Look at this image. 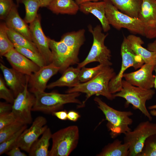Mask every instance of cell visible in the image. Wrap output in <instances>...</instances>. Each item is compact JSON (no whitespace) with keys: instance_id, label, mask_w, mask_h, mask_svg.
<instances>
[{"instance_id":"f6af8a7d","label":"cell","mask_w":156,"mask_h":156,"mask_svg":"<svg viewBox=\"0 0 156 156\" xmlns=\"http://www.w3.org/2000/svg\"><path fill=\"white\" fill-rule=\"evenodd\" d=\"M105 0H75V1L79 5H80L88 2L89 1H98Z\"/></svg>"},{"instance_id":"b9f144b4","label":"cell","mask_w":156,"mask_h":156,"mask_svg":"<svg viewBox=\"0 0 156 156\" xmlns=\"http://www.w3.org/2000/svg\"><path fill=\"white\" fill-rule=\"evenodd\" d=\"M68 112L66 110L55 112L52 114L58 119L62 120H66L67 118Z\"/></svg>"},{"instance_id":"d6a6232c","label":"cell","mask_w":156,"mask_h":156,"mask_svg":"<svg viewBox=\"0 0 156 156\" xmlns=\"http://www.w3.org/2000/svg\"><path fill=\"white\" fill-rule=\"evenodd\" d=\"M25 125L16 120L0 129V143L15 134Z\"/></svg>"},{"instance_id":"c3c4849f","label":"cell","mask_w":156,"mask_h":156,"mask_svg":"<svg viewBox=\"0 0 156 156\" xmlns=\"http://www.w3.org/2000/svg\"><path fill=\"white\" fill-rule=\"evenodd\" d=\"M149 109L152 110L153 109H156V104L149 106L148 107Z\"/></svg>"},{"instance_id":"3957f363","label":"cell","mask_w":156,"mask_h":156,"mask_svg":"<svg viewBox=\"0 0 156 156\" xmlns=\"http://www.w3.org/2000/svg\"><path fill=\"white\" fill-rule=\"evenodd\" d=\"M94 101L108 121L107 126L111 131L112 138H116L131 130L129 126L133 122V120L130 117L133 115V112L115 109L98 97H95Z\"/></svg>"},{"instance_id":"836d02e7","label":"cell","mask_w":156,"mask_h":156,"mask_svg":"<svg viewBox=\"0 0 156 156\" xmlns=\"http://www.w3.org/2000/svg\"><path fill=\"white\" fill-rule=\"evenodd\" d=\"M27 127V125H25L15 134L0 143V155L5 153L16 144L20 136Z\"/></svg>"},{"instance_id":"8992f818","label":"cell","mask_w":156,"mask_h":156,"mask_svg":"<svg viewBox=\"0 0 156 156\" xmlns=\"http://www.w3.org/2000/svg\"><path fill=\"white\" fill-rule=\"evenodd\" d=\"M122 87L120 91L113 94L114 97L124 99L127 105H132L134 108L139 109L149 121H151L152 115L148 111L146 104L147 101L152 99L155 94V90L133 86L124 80L122 81Z\"/></svg>"},{"instance_id":"9c48e42d","label":"cell","mask_w":156,"mask_h":156,"mask_svg":"<svg viewBox=\"0 0 156 156\" xmlns=\"http://www.w3.org/2000/svg\"><path fill=\"white\" fill-rule=\"evenodd\" d=\"M156 133V123L149 121L140 123L133 129L124 134V142L129 144L128 156H138L140 153L146 139Z\"/></svg>"},{"instance_id":"5b68a950","label":"cell","mask_w":156,"mask_h":156,"mask_svg":"<svg viewBox=\"0 0 156 156\" xmlns=\"http://www.w3.org/2000/svg\"><path fill=\"white\" fill-rule=\"evenodd\" d=\"M77 126L72 125L52 134V145L49 156H68L76 148L79 139Z\"/></svg>"},{"instance_id":"83f0119b","label":"cell","mask_w":156,"mask_h":156,"mask_svg":"<svg viewBox=\"0 0 156 156\" xmlns=\"http://www.w3.org/2000/svg\"><path fill=\"white\" fill-rule=\"evenodd\" d=\"M7 32L10 39L13 44H16L40 54L36 45L33 42L29 40L22 35L8 28Z\"/></svg>"},{"instance_id":"44dd1931","label":"cell","mask_w":156,"mask_h":156,"mask_svg":"<svg viewBox=\"0 0 156 156\" xmlns=\"http://www.w3.org/2000/svg\"><path fill=\"white\" fill-rule=\"evenodd\" d=\"M80 68L69 67L62 74L58 79L47 85V88L51 89L56 87H74L81 82L79 78Z\"/></svg>"},{"instance_id":"4316f807","label":"cell","mask_w":156,"mask_h":156,"mask_svg":"<svg viewBox=\"0 0 156 156\" xmlns=\"http://www.w3.org/2000/svg\"><path fill=\"white\" fill-rule=\"evenodd\" d=\"M129 145L116 139L105 146L97 156H128Z\"/></svg>"},{"instance_id":"cb8c5ba5","label":"cell","mask_w":156,"mask_h":156,"mask_svg":"<svg viewBox=\"0 0 156 156\" xmlns=\"http://www.w3.org/2000/svg\"><path fill=\"white\" fill-rule=\"evenodd\" d=\"M52 134L50 129L48 127L40 138L33 144L28 153L29 155L49 156V141L51 138Z\"/></svg>"},{"instance_id":"603a6c76","label":"cell","mask_w":156,"mask_h":156,"mask_svg":"<svg viewBox=\"0 0 156 156\" xmlns=\"http://www.w3.org/2000/svg\"><path fill=\"white\" fill-rule=\"evenodd\" d=\"M85 32L84 29L68 32L62 36L60 40L65 43L75 54L78 55L80 48L85 40Z\"/></svg>"},{"instance_id":"30bf717a","label":"cell","mask_w":156,"mask_h":156,"mask_svg":"<svg viewBox=\"0 0 156 156\" xmlns=\"http://www.w3.org/2000/svg\"><path fill=\"white\" fill-rule=\"evenodd\" d=\"M28 82L15 98L11 111L17 121L26 125L33 122L31 112L35 100L34 95L29 90Z\"/></svg>"},{"instance_id":"f1b7e54d","label":"cell","mask_w":156,"mask_h":156,"mask_svg":"<svg viewBox=\"0 0 156 156\" xmlns=\"http://www.w3.org/2000/svg\"><path fill=\"white\" fill-rule=\"evenodd\" d=\"M21 2L25 5V16L24 20L27 23H30L36 18L37 12L41 3L39 0H21Z\"/></svg>"},{"instance_id":"ee69618b","label":"cell","mask_w":156,"mask_h":156,"mask_svg":"<svg viewBox=\"0 0 156 156\" xmlns=\"http://www.w3.org/2000/svg\"><path fill=\"white\" fill-rule=\"evenodd\" d=\"M53 0H39L41 4V7H47Z\"/></svg>"},{"instance_id":"7c38bea8","label":"cell","mask_w":156,"mask_h":156,"mask_svg":"<svg viewBox=\"0 0 156 156\" xmlns=\"http://www.w3.org/2000/svg\"><path fill=\"white\" fill-rule=\"evenodd\" d=\"M156 61L144 63L138 70L125 73L123 77L131 84L141 88L149 90L154 87L155 75L153 74Z\"/></svg>"},{"instance_id":"f35d334b","label":"cell","mask_w":156,"mask_h":156,"mask_svg":"<svg viewBox=\"0 0 156 156\" xmlns=\"http://www.w3.org/2000/svg\"><path fill=\"white\" fill-rule=\"evenodd\" d=\"M20 148L16 144L5 153L9 156H27L26 154L21 151Z\"/></svg>"},{"instance_id":"6da1fadb","label":"cell","mask_w":156,"mask_h":156,"mask_svg":"<svg viewBox=\"0 0 156 156\" xmlns=\"http://www.w3.org/2000/svg\"><path fill=\"white\" fill-rule=\"evenodd\" d=\"M113 68L110 66H105L94 78L84 83H80L77 86L67 89L66 93L78 92L86 94V99L82 103V106L86 101L94 95H101L110 100L115 98L109 89L111 80L116 75Z\"/></svg>"},{"instance_id":"7bdbcfd3","label":"cell","mask_w":156,"mask_h":156,"mask_svg":"<svg viewBox=\"0 0 156 156\" xmlns=\"http://www.w3.org/2000/svg\"><path fill=\"white\" fill-rule=\"evenodd\" d=\"M147 49L150 51L154 52L156 54V38L153 42L148 44Z\"/></svg>"},{"instance_id":"1f68e13d","label":"cell","mask_w":156,"mask_h":156,"mask_svg":"<svg viewBox=\"0 0 156 156\" xmlns=\"http://www.w3.org/2000/svg\"><path fill=\"white\" fill-rule=\"evenodd\" d=\"M105 66L100 64L93 68H87L83 67L80 68L79 78L81 83L88 81L95 77Z\"/></svg>"},{"instance_id":"52a82bcc","label":"cell","mask_w":156,"mask_h":156,"mask_svg":"<svg viewBox=\"0 0 156 156\" xmlns=\"http://www.w3.org/2000/svg\"><path fill=\"white\" fill-rule=\"evenodd\" d=\"M120 53L122 57L120 69L118 74L111 80L109 84V90L112 94L121 90L123 75L128 68L133 67L135 70L140 68L144 64L141 58L133 51L129 42L125 36H124L121 44Z\"/></svg>"},{"instance_id":"ba28073f","label":"cell","mask_w":156,"mask_h":156,"mask_svg":"<svg viewBox=\"0 0 156 156\" xmlns=\"http://www.w3.org/2000/svg\"><path fill=\"white\" fill-rule=\"evenodd\" d=\"M105 1L106 16L110 25L118 30L124 28L144 36L143 25L139 18L132 17L122 13L109 0Z\"/></svg>"},{"instance_id":"484cf974","label":"cell","mask_w":156,"mask_h":156,"mask_svg":"<svg viewBox=\"0 0 156 156\" xmlns=\"http://www.w3.org/2000/svg\"><path fill=\"white\" fill-rule=\"evenodd\" d=\"M47 7L56 14L75 15L79 10V5L73 0H53Z\"/></svg>"},{"instance_id":"f546056e","label":"cell","mask_w":156,"mask_h":156,"mask_svg":"<svg viewBox=\"0 0 156 156\" xmlns=\"http://www.w3.org/2000/svg\"><path fill=\"white\" fill-rule=\"evenodd\" d=\"M7 27L5 23L0 25V55H4L12 49L14 48V44L10 39L8 35Z\"/></svg>"},{"instance_id":"bcb514c9","label":"cell","mask_w":156,"mask_h":156,"mask_svg":"<svg viewBox=\"0 0 156 156\" xmlns=\"http://www.w3.org/2000/svg\"><path fill=\"white\" fill-rule=\"evenodd\" d=\"M154 71L155 73V79L154 82V87L156 89V62L155 64L154 67Z\"/></svg>"},{"instance_id":"e575fe53","label":"cell","mask_w":156,"mask_h":156,"mask_svg":"<svg viewBox=\"0 0 156 156\" xmlns=\"http://www.w3.org/2000/svg\"><path fill=\"white\" fill-rule=\"evenodd\" d=\"M138 156H156V133L146 139L142 151Z\"/></svg>"},{"instance_id":"4dcf8cb0","label":"cell","mask_w":156,"mask_h":156,"mask_svg":"<svg viewBox=\"0 0 156 156\" xmlns=\"http://www.w3.org/2000/svg\"><path fill=\"white\" fill-rule=\"evenodd\" d=\"M14 48L18 51L36 64L40 68L46 65L44 60L40 54L16 44H14Z\"/></svg>"},{"instance_id":"e0dca14e","label":"cell","mask_w":156,"mask_h":156,"mask_svg":"<svg viewBox=\"0 0 156 156\" xmlns=\"http://www.w3.org/2000/svg\"><path fill=\"white\" fill-rule=\"evenodd\" d=\"M12 68L23 74L30 76L40 67L13 48L4 56Z\"/></svg>"},{"instance_id":"d590c367","label":"cell","mask_w":156,"mask_h":156,"mask_svg":"<svg viewBox=\"0 0 156 156\" xmlns=\"http://www.w3.org/2000/svg\"><path fill=\"white\" fill-rule=\"evenodd\" d=\"M0 98L12 104H13L15 99L12 92L7 87L4 80L1 76L0 77Z\"/></svg>"},{"instance_id":"60d3db41","label":"cell","mask_w":156,"mask_h":156,"mask_svg":"<svg viewBox=\"0 0 156 156\" xmlns=\"http://www.w3.org/2000/svg\"><path fill=\"white\" fill-rule=\"evenodd\" d=\"M80 117V116L77 112L73 110L69 111L67 114V118L68 120L75 122Z\"/></svg>"},{"instance_id":"ac0fdd59","label":"cell","mask_w":156,"mask_h":156,"mask_svg":"<svg viewBox=\"0 0 156 156\" xmlns=\"http://www.w3.org/2000/svg\"><path fill=\"white\" fill-rule=\"evenodd\" d=\"M0 68L6 84L12 92L15 98L24 90L28 81L29 76L12 68H8L1 63H0Z\"/></svg>"},{"instance_id":"7a4b0ae2","label":"cell","mask_w":156,"mask_h":156,"mask_svg":"<svg viewBox=\"0 0 156 156\" xmlns=\"http://www.w3.org/2000/svg\"><path fill=\"white\" fill-rule=\"evenodd\" d=\"M35 97L32 111L52 114L62 109L65 104L76 103L82 107V103L77 99L81 94L76 92L62 94L56 92L44 91L34 93Z\"/></svg>"},{"instance_id":"7dc6e473","label":"cell","mask_w":156,"mask_h":156,"mask_svg":"<svg viewBox=\"0 0 156 156\" xmlns=\"http://www.w3.org/2000/svg\"><path fill=\"white\" fill-rule=\"evenodd\" d=\"M150 113L152 116L156 117V109L151 110Z\"/></svg>"},{"instance_id":"ffe728a7","label":"cell","mask_w":156,"mask_h":156,"mask_svg":"<svg viewBox=\"0 0 156 156\" xmlns=\"http://www.w3.org/2000/svg\"><path fill=\"white\" fill-rule=\"evenodd\" d=\"M17 6L15 4L13 6L5 19V23L8 28L22 35L32 42L29 27L25 20L20 16Z\"/></svg>"},{"instance_id":"8d00e7d4","label":"cell","mask_w":156,"mask_h":156,"mask_svg":"<svg viewBox=\"0 0 156 156\" xmlns=\"http://www.w3.org/2000/svg\"><path fill=\"white\" fill-rule=\"evenodd\" d=\"M14 4L12 0H0L1 19H5Z\"/></svg>"},{"instance_id":"8fae6325","label":"cell","mask_w":156,"mask_h":156,"mask_svg":"<svg viewBox=\"0 0 156 156\" xmlns=\"http://www.w3.org/2000/svg\"><path fill=\"white\" fill-rule=\"evenodd\" d=\"M49 46L52 54V63L59 68L62 74L71 66L79 62L78 55L60 40L57 41L49 38Z\"/></svg>"},{"instance_id":"2e32d148","label":"cell","mask_w":156,"mask_h":156,"mask_svg":"<svg viewBox=\"0 0 156 156\" xmlns=\"http://www.w3.org/2000/svg\"><path fill=\"white\" fill-rule=\"evenodd\" d=\"M59 70V68L52 63L40 67L38 71L29 76V91L33 94L44 91L50 79Z\"/></svg>"},{"instance_id":"681fc988","label":"cell","mask_w":156,"mask_h":156,"mask_svg":"<svg viewBox=\"0 0 156 156\" xmlns=\"http://www.w3.org/2000/svg\"><path fill=\"white\" fill-rule=\"evenodd\" d=\"M21 0H16V2L17 3V6H18V5L19 3L21 2Z\"/></svg>"},{"instance_id":"ab89813d","label":"cell","mask_w":156,"mask_h":156,"mask_svg":"<svg viewBox=\"0 0 156 156\" xmlns=\"http://www.w3.org/2000/svg\"><path fill=\"white\" fill-rule=\"evenodd\" d=\"M12 104L6 102H0V115L11 112Z\"/></svg>"},{"instance_id":"5bb4252c","label":"cell","mask_w":156,"mask_h":156,"mask_svg":"<svg viewBox=\"0 0 156 156\" xmlns=\"http://www.w3.org/2000/svg\"><path fill=\"white\" fill-rule=\"evenodd\" d=\"M32 42L44 60L46 65L52 63V54L49 47V38L45 35L41 24L40 15L36 18L29 26Z\"/></svg>"},{"instance_id":"d6986e66","label":"cell","mask_w":156,"mask_h":156,"mask_svg":"<svg viewBox=\"0 0 156 156\" xmlns=\"http://www.w3.org/2000/svg\"><path fill=\"white\" fill-rule=\"evenodd\" d=\"M105 1H89L79 5V10L85 14L91 13L96 17L100 21L103 31L107 32L110 29L106 16Z\"/></svg>"},{"instance_id":"277c9868","label":"cell","mask_w":156,"mask_h":156,"mask_svg":"<svg viewBox=\"0 0 156 156\" xmlns=\"http://www.w3.org/2000/svg\"><path fill=\"white\" fill-rule=\"evenodd\" d=\"M88 28L93 36V44L87 56L78 64L77 67L80 69L89 63L94 62H98L105 66H111L112 64L111 61V52L104 44L108 34L103 32L102 28L100 25L94 28L89 25Z\"/></svg>"},{"instance_id":"9a60e30c","label":"cell","mask_w":156,"mask_h":156,"mask_svg":"<svg viewBox=\"0 0 156 156\" xmlns=\"http://www.w3.org/2000/svg\"><path fill=\"white\" fill-rule=\"evenodd\" d=\"M138 18L142 22L144 36L156 38V0H142Z\"/></svg>"},{"instance_id":"d4e9b609","label":"cell","mask_w":156,"mask_h":156,"mask_svg":"<svg viewBox=\"0 0 156 156\" xmlns=\"http://www.w3.org/2000/svg\"><path fill=\"white\" fill-rule=\"evenodd\" d=\"M119 10L131 17L138 18L142 0H109Z\"/></svg>"},{"instance_id":"7402d4cb","label":"cell","mask_w":156,"mask_h":156,"mask_svg":"<svg viewBox=\"0 0 156 156\" xmlns=\"http://www.w3.org/2000/svg\"><path fill=\"white\" fill-rule=\"evenodd\" d=\"M127 38L133 51L141 58L144 63L156 61V54L142 47L144 42L140 37L131 34Z\"/></svg>"},{"instance_id":"74e56055","label":"cell","mask_w":156,"mask_h":156,"mask_svg":"<svg viewBox=\"0 0 156 156\" xmlns=\"http://www.w3.org/2000/svg\"><path fill=\"white\" fill-rule=\"evenodd\" d=\"M16 121L11 112L0 115V129Z\"/></svg>"},{"instance_id":"4fadbf2b","label":"cell","mask_w":156,"mask_h":156,"mask_svg":"<svg viewBox=\"0 0 156 156\" xmlns=\"http://www.w3.org/2000/svg\"><path fill=\"white\" fill-rule=\"evenodd\" d=\"M47 120L44 117L39 116L33 121L28 129L22 133L16 144L22 150L28 153L33 144L38 139L48 127L46 125Z\"/></svg>"}]
</instances>
